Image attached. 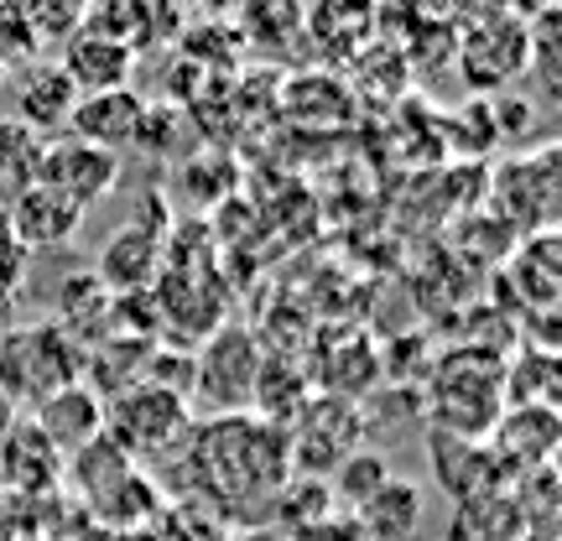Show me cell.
<instances>
[{"mask_svg":"<svg viewBox=\"0 0 562 541\" xmlns=\"http://www.w3.org/2000/svg\"><path fill=\"white\" fill-rule=\"evenodd\" d=\"M161 5H172V0H161Z\"/></svg>","mask_w":562,"mask_h":541,"instance_id":"d6a6232c","label":"cell"},{"mask_svg":"<svg viewBox=\"0 0 562 541\" xmlns=\"http://www.w3.org/2000/svg\"><path fill=\"white\" fill-rule=\"evenodd\" d=\"M229 541H286L277 531V526H266V521H250V526H240V531H235V537Z\"/></svg>","mask_w":562,"mask_h":541,"instance_id":"f1b7e54d","label":"cell"},{"mask_svg":"<svg viewBox=\"0 0 562 541\" xmlns=\"http://www.w3.org/2000/svg\"><path fill=\"white\" fill-rule=\"evenodd\" d=\"M266 354L256 334L240 328V323H220L203 349L193 354V402L209 412V417H229V412H245L256 402V385H261Z\"/></svg>","mask_w":562,"mask_h":541,"instance_id":"277c9868","label":"cell"},{"mask_svg":"<svg viewBox=\"0 0 562 541\" xmlns=\"http://www.w3.org/2000/svg\"><path fill=\"white\" fill-rule=\"evenodd\" d=\"M5 83H11V68H5V58H0V94H5Z\"/></svg>","mask_w":562,"mask_h":541,"instance_id":"1f68e13d","label":"cell"},{"mask_svg":"<svg viewBox=\"0 0 562 541\" xmlns=\"http://www.w3.org/2000/svg\"><path fill=\"white\" fill-rule=\"evenodd\" d=\"M495 199H501L510 219H521V235L552 229V214H558V151L542 146L537 157L510 161L495 178Z\"/></svg>","mask_w":562,"mask_h":541,"instance_id":"9c48e42d","label":"cell"},{"mask_svg":"<svg viewBox=\"0 0 562 541\" xmlns=\"http://www.w3.org/2000/svg\"><path fill=\"white\" fill-rule=\"evenodd\" d=\"M484 442H490V453L505 463L510 480L537 474V469H552L558 442H562L558 406H505Z\"/></svg>","mask_w":562,"mask_h":541,"instance_id":"52a82bcc","label":"cell"},{"mask_svg":"<svg viewBox=\"0 0 562 541\" xmlns=\"http://www.w3.org/2000/svg\"><path fill=\"white\" fill-rule=\"evenodd\" d=\"M182 448H188L182 459L193 469V484H199L214 505L235 510L245 526L256 521L261 505H271L281 480L292 474L286 427L266 421L261 412H229V417L193 421Z\"/></svg>","mask_w":562,"mask_h":541,"instance_id":"6da1fadb","label":"cell"},{"mask_svg":"<svg viewBox=\"0 0 562 541\" xmlns=\"http://www.w3.org/2000/svg\"><path fill=\"white\" fill-rule=\"evenodd\" d=\"M391 480H396L391 453H381V448H355V453H344V459L328 469V495H334V505H339L344 516H355V510L375 500Z\"/></svg>","mask_w":562,"mask_h":541,"instance_id":"44dd1931","label":"cell"},{"mask_svg":"<svg viewBox=\"0 0 562 541\" xmlns=\"http://www.w3.org/2000/svg\"><path fill=\"white\" fill-rule=\"evenodd\" d=\"M21 16H26V26H32V37L47 47V42H68L74 32L83 26V5L89 0H11Z\"/></svg>","mask_w":562,"mask_h":541,"instance_id":"4316f807","label":"cell"},{"mask_svg":"<svg viewBox=\"0 0 562 541\" xmlns=\"http://www.w3.org/2000/svg\"><path fill=\"white\" fill-rule=\"evenodd\" d=\"M121 167L125 161L115 151H100L89 140H74V136H53L42 146V167H37V182L53 188L58 199H68L79 214L100 208L115 188H121Z\"/></svg>","mask_w":562,"mask_h":541,"instance_id":"8992f818","label":"cell"},{"mask_svg":"<svg viewBox=\"0 0 562 541\" xmlns=\"http://www.w3.org/2000/svg\"><path fill=\"white\" fill-rule=\"evenodd\" d=\"M83 370V343H74L53 318L42 323H5L0 334V396L16 406L47 402L53 391L74 385Z\"/></svg>","mask_w":562,"mask_h":541,"instance_id":"3957f363","label":"cell"},{"mask_svg":"<svg viewBox=\"0 0 562 541\" xmlns=\"http://www.w3.org/2000/svg\"><path fill=\"white\" fill-rule=\"evenodd\" d=\"M32 427L58 448V459H68V453H79L83 442H94L104 432V402L83 381H74L32 406Z\"/></svg>","mask_w":562,"mask_h":541,"instance_id":"4fadbf2b","label":"cell"},{"mask_svg":"<svg viewBox=\"0 0 562 541\" xmlns=\"http://www.w3.org/2000/svg\"><path fill=\"white\" fill-rule=\"evenodd\" d=\"M5 323H11V297L0 292V334H5Z\"/></svg>","mask_w":562,"mask_h":541,"instance_id":"4dcf8cb0","label":"cell"},{"mask_svg":"<svg viewBox=\"0 0 562 541\" xmlns=\"http://www.w3.org/2000/svg\"><path fill=\"white\" fill-rule=\"evenodd\" d=\"M161 250H167V240L146 235L136 224H125V229H115V235L104 240L100 261L89 266V271H94L115 297H125V292H151V281H157V271H161Z\"/></svg>","mask_w":562,"mask_h":541,"instance_id":"2e32d148","label":"cell"},{"mask_svg":"<svg viewBox=\"0 0 562 541\" xmlns=\"http://www.w3.org/2000/svg\"><path fill=\"white\" fill-rule=\"evenodd\" d=\"M0 484L21 489V495H47L63 484L58 448L32 427V417H16V427L0 438Z\"/></svg>","mask_w":562,"mask_h":541,"instance_id":"9a60e30c","label":"cell"},{"mask_svg":"<svg viewBox=\"0 0 562 541\" xmlns=\"http://www.w3.org/2000/svg\"><path fill=\"white\" fill-rule=\"evenodd\" d=\"M355 521H360L364 541H417L422 521H427V489L396 474L375 500L355 510Z\"/></svg>","mask_w":562,"mask_h":541,"instance_id":"e0dca14e","label":"cell"},{"mask_svg":"<svg viewBox=\"0 0 562 541\" xmlns=\"http://www.w3.org/2000/svg\"><path fill=\"white\" fill-rule=\"evenodd\" d=\"M302 541H364V531H360V521L355 516H344V510H334L323 526H313Z\"/></svg>","mask_w":562,"mask_h":541,"instance_id":"83f0119b","label":"cell"},{"mask_svg":"<svg viewBox=\"0 0 562 541\" xmlns=\"http://www.w3.org/2000/svg\"><path fill=\"white\" fill-rule=\"evenodd\" d=\"M521 531L526 521L510 484L463 495V500H453V516H448V541H521Z\"/></svg>","mask_w":562,"mask_h":541,"instance_id":"ac0fdd59","label":"cell"},{"mask_svg":"<svg viewBox=\"0 0 562 541\" xmlns=\"http://www.w3.org/2000/svg\"><path fill=\"white\" fill-rule=\"evenodd\" d=\"M125 474H136V463L125 459V453L110 438H104V432L94 442H83L79 453H68V459H63V480L74 484V489H79L89 505L100 500V495H110V489H115Z\"/></svg>","mask_w":562,"mask_h":541,"instance_id":"603a6c76","label":"cell"},{"mask_svg":"<svg viewBox=\"0 0 562 541\" xmlns=\"http://www.w3.org/2000/svg\"><path fill=\"white\" fill-rule=\"evenodd\" d=\"M146 94L140 89H100V94H79L74 115H68V131L63 136L89 140L100 151H115L121 157L125 146H136L140 125H146Z\"/></svg>","mask_w":562,"mask_h":541,"instance_id":"ba28073f","label":"cell"},{"mask_svg":"<svg viewBox=\"0 0 562 541\" xmlns=\"http://www.w3.org/2000/svg\"><path fill=\"white\" fill-rule=\"evenodd\" d=\"M188 427H193V406L172 391H157V385H136V391H125L104 406V438L131 463L172 459L188 438Z\"/></svg>","mask_w":562,"mask_h":541,"instance_id":"5b68a950","label":"cell"},{"mask_svg":"<svg viewBox=\"0 0 562 541\" xmlns=\"http://www.w3.org/2000/svg\"><path fill=\"white\" fill-rule=\"evenodd\" d=\"M339 505L328 495V480H313V474H286L281 489L266 505V526H277L286 541H302L313 526H323Z\"/></svg>","mask_w":562,"mask_h":541,"instance_id":"ffe728a7","label":"cell"},{"mask_svg":"<svg viewBox=\"0 0 562 541\" xmlns=\"http://www.w3.org/2000/svg\"><path fill=\"white\" fill-rule=\"evenodd\" d=\"M11 83H16V121L32 125L42 140H53V131H68V115H74V104H79V89H74V79L63 74L58 63H26V68H16L11 74Z\"/></svg>","mask_w":562,"mask_h":541,"instance_id":"7c38bea8","label":"cell"},{"mask_svg":"<svg viewBox=\"0 0 562 541\" xmlns=\"http://www.w3.org/2000/svg\"><path fill=\"white\" fill-rule=\"evenodd\" d=\"M94 510H100V521L115 526V531H140L146 521H157L161 516V495H157V484L136 469V474H125L110 495H100Z\"/></svg>","mask_w":562,"mask_h":541,"instance_id":"d4e9b609","label":"cell"},{"mask_svg":"<svg viewBox=\"0 0 562 541\" xmlns=\"http://www.w3.org/2000/svg\"><path fill=\"white\" fill-rule=\"evenodd\" d=\"M16 417H21V412H16V406H11V402H5V396H0V438H5V432L16 427Z\"/></svg>","mask_w":562,"mask_h":541,"instance_id":"f546056e","label":"cell"},{"mask_svg":"<svg viewBox=\"0 0 562 541\" xmlns=\"http://www.w3.org/2000/svg\"><path fill=\"white\" fill-rule=\"evenodd\" d=\"M427 453H432V480H438L453 500L480 495V489H505V484H510L505 463L490 453V442L432 432V438H427Z\"/></svg>","mask_w":562,"mask_h":541,"instance_id":"5bb4252c","label":"cell"},{"mask_svg":"<svg viewBox=\"0 0 562 541\" xmlns=\"http://www.w3.org/2000/svg\"><path fill=\"white\" fill-rule=\"evenodd\" d=\"M0 219H5L11 240H16L26 256H32V250H63V245L79 240V229H83L79 208L68 199H58L53 188H42V182H32L26 193H16V199L0 208Z\"/></svg>","mask_w":562,"mask_h":541,"instance_id":"30bf717a","label":"cell"},{"mask_svg":"<svg viewBox=\"0 0 562 541\" xmlns=\"http://www.w3.org/2000/svg\"><path fill=\"white\" fill-rule=\"evenodd\" d=\"M42 146H47V140H42L32 125H21L16 115H11V121H0V208L37 182Z\"/></svg>","mask_w":562,"mask_h":541,"instance_id":"cb8c5ba5","label":"cell"},{"mask_svg":"<svg viewBox=\"0 0 562 541\" xmlns=\"http://www.w3.org/2000/svg\"><path fill=\"white\" fill-rule=\"evenodd\" d=\"M427 412L438 421V432L448 438H474L484 442L495 417L505 412V396H501V354L490 349H448L432 375H427Z\"/></svg>","mask_w":562,"mask_h":541,"instance_id":"7a4b0ae2","label":"cell"},{"mask_svg":"<svg viewBox=\"0 0 562 541\" xmlns=\"http://www.w3.org/2000/svg\"><path fill=\"white\" fill-rule=\"evenodd\" d=\"M151 5H161V0H89L83 26L125 42V47H140V42H151Z\"/></svg>","mask_w":562,"mask_h":541,"instance_id":"484cf974","label":"cell"},{"mask_svg":"<svg viewBox=\"0 0 562 541\" xmlns=\"http://www.w3.org/2000/svg\"><path fill=\"white\" fill-rule=\"evenodd\" d=\"M58 68L74 79L79 94H100V89H131L136 79V47H125V42L104 37V32H89L79 26L74 37L63 42V58Z\"/></svg>","mask_w":562,"mask_h":541,"instance_id":"8fae6325","label":"cell"},{"mask_svg":"<svg viewBox=\"0 0 562 541\" xmlns=\"http://www.w3.org/2000/svg\"><path fill=\"white\" fill-rule=\"evenodd\" d=\"M510 277L521 281V323L537 313L547 318L558 307L562 292V266H558V235L542 229V235H521L516 245V261H510Z\"/></svg>","mask_w":562,"mask_h":541,"instance_id":"d6986e66","label":"cell"},{"mask_svg":"<svg viewBox=\"0 0 562 541\" xmlns=\"http://www.w3.org/2000/svg\"><path fill=\"white\" fill-rule=\"evenodd\" d=\"M505 406H558V354L542 343H521L516 360H501Z\"/></svg>","mask_w":562,"mask_h":541,"instance_id":"7402d4cb","label":"cell"}]
</instances>
